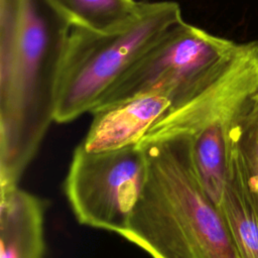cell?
<instances>
[{"label": "cell", "mask_w": 258, "mask_h": 258, "mask_svg": "<svg viewBox=\"0 0 258 258\" xmlns=\"http://www.w3.org/2000/svg\"><path fill=\"white\" fill-rule=\"evenodd\" d=\"M138 145L147 175L120 236L152 258H241L220 208L197 176L189 135Z\"/></svg>", "instance_id": "cell-2"}, {"label": "cell", "mask_w": 258, "mask_h": 258, "mask_svg": "<svg viewBox=\"0 0 258 258\" xmlns=\"http://www.w3.org/2000/svg\"><path fill=\"white\" fill-rule=\"evenodd\" d=\"M170 107L165 93L151 92L96 108L81 145L92 153L136 145Z\"/></svg>", "instance_id": "cell-6"}, {"label": "cell", "mask_w": 258, "mask_h": 258, "mask_svg": "<svg viewBox=\"0 0 258 258\" xmlns=\"http://www.w3.org/2000/svg\"><path fill=\"white\" fill-rule=\"evenodd\" d=\"M219 208L241 258H258V216L239 180L230 171Z\"/></svg>", "instance_id": "cell-9"}, {"label": "cell", "mask_w": 258, "mask_h": 258, "mask_svg": "<svg viewBox=\"0 0 258 258\" xmlns=\"http://www.w3.org/2000/svg\"><path fill=\"white\" fill-rule=\"evenodd\" d=\"M228 171L237 177L258 216V94L231 130Z\"/></svg>", "instance_id": "cell-8"}, {"label": "cell", "mask_w": 258, "mask_h": 258, "mask_svg": "<svg viewBox=\"0 0 258 258\" xmlns=\"http://www.w3.org/2000/svg\"><path fill=\"white\" fill-rule=\"evenodd\" d=\"M73 25L110 31L127 23L138 12L136 0H51Z\"/></svg>", "instance_id": "cell-10"}, {"label": "cell", "mask_w": 258, "mask_h": 258, "mask_svg": "<svg viewBox=\"0 0 258 258\" xmlns=\"http://www.w3.org/2000/svg\"><path fill=\"white\" fill-rule=\"evenodd\" d=\"M45 202L18 186L1 190L0 258H43Z\"/></svg>", "instance_id": "cell-7"}, {"label": "cell", "mask_w": 258, "mask_h": 258, "mask_svg": "<svg viewBox=\"0 0 258 258\" xmlns=\"http://www.w3.org/2000/svg\"><path fill=\"white\" fill-rule=\"evenodd\" d=\"M242 46L182 19L154 41L94 109L151 92L165 93L170 108L178 106L226 68Z\"/></svg>", "instance_id": "cell-4"}, {"label": "cell", "mask_w": 258, "mask_h": 258, "mask_svg": "<svg viewBox=\"0 0 258 258\" xmlns=\"http://www.w3.org/2000/svg\"><path fill=\"white\" fill-rule=\"evenodd\" d=\"M147 157L140 145L92 153L76 147L64 194L81 225L121 235L142 194Z\"/></svg>", "instance_id": "cell-5"}, {"label": "cell", "mask_w": 258, "mask_h": 258, "mask_svg": "<svg viewBox=\"0 0 258 258\" xmlns=\"http://www.w3.org/2000/svg\"><path fill=\"white\" fill-rule=\"evenodd\" d=\"M180 20L175 1H140L137 14L114 30L73 25L57 81L54 121L68 123L91 113L154 41Z\"/></svg>", "instance_id": "cell-3"}, {"label": "cell", "mask_w": 258, "mask_h": 258, "mask_svg": "<svg viewBox=\"0 0 258 258\" xmlns=\"http://www.w3.org/2000/svg\"><path fill=\"white\" fill-rule=\"evenodd\" d=\"M73 24L51 0H0V189L18 186L52 121Z\"/></svg>", "instance_id": "cell-1"}]
</instances>
